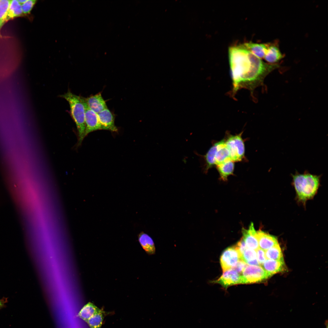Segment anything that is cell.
Wrapping results in <instances>:
<instances>
[{
  "mask_svg": "<svg viewBox=\"0 0 328 328\" xmlns=\"http://www.w3.org/2000/svg\"><path fill=\"white\" fill-rule=\"evenodd\" d=\"M217 149L215 156L216 165L232 160L229 150L226 145L224 139L217 142Z\"/></svg>",
  "mask_w": 328,
  "mask_h": 328,
  "instance_id": "e0dca14e",
  "label": "cell"
},
{
  "mask_svg": "<svg viewBox=\"0 0 328 328\" xmlns=\"http://www.w3.org/2000/svg\"><path fill=\"white\" fill-rule=\"evenodd\" d=\"M259 248L266 251L278 244L277 238L265 232L259 230L256 232Z\"/></svg>",
  "mask_w": 328,
  "mask_h": 328,
  "instance_id": "7c38bea8",
  "label": "cell"
},
{
  "mask_svg": "<svg viewBox=\"0 0 328 328\" xmlns=\"http://www.w3.org/2000/svg\"><path fill=\"white\" fill-rule=\"evenodd\" d=\"M292 183L299 200L305 203L316 194L320 185V176L306 171L302 174H292Z\"/></svg>",
  "mask_w": 328,
  "mask_h": 328,
  "instance_id": "7a4b0ae2",
  "label": "cell"
},
{
  "mask_svg": "<svg viewBox=\"0 0 328 328\" xmlns=\"http://www.w3.org/2000/svg\"><path fill=\"white\" fill-rule=\"evenodd\" d=\"M7 302V298L3 297L2 299H0V309L5 307V304Z\"/></svg>",
  "mask_w": 328,
  "mask_h": 328,
  "instance_id": "f546056e",
  "label": "cell"
},
{
  "mask_svg": "<svg viewBox=\"0 0 328 328\" xmlns=\"http://www.w3.org/2000/svg\"><path fill=\"white\" fill-rule=\"evenodd\" d=\"M265 255L267 259L280 260L283 259L281 248L278 244L266 250Z\"/></svg>",
  "mask_w": 328,
  "mask_h": 328,
  "instance_id": "cb8c5ba5",
  "label": "cell"
},
{
  "mask_svg": "<svg viewBox=\"0 0 328 328\" xmlns=\"http://www.w3.org/2000/svg\"><path fill=\"white\" fill-rule=\"evenodd\" d=\"M256 251L258 261L260 265H261L267 259L265 251L259 248Z\"/></svg>",
  "mask_w": 328,
  "mask_h": 328,
  "instance_id": "83f0119b",
  "label": "cell"
},
{
  "mask_svg": "<svg viewBox=\"0 0 328 328\" xmlns=\"http://www.w3.org/2000/svg\"><path fill=\"white\" fill-rule=\"evenodd\" d=\"M68 102L71 114L77 128L78 140L77 147L81 144L85 137L86 128L84 98L78 96L70 91L60 95Z\"/></svg>",
  "mask_w": 328,
  "mask_h": 328,
  "instance_id": "3957f363",
  "label": "cell"
},
{
  "mask_svg": "<svg viewBox=\"0 0 328 328\" xmlns=\"http://www.w3.org/2000/svg\"><path fill=\"white\" fill-rule=\"evenodd\" d=\"M10 0H0V31L5 23L11 2Z\"/></svg>",
  "mask_w": 328,
  "mask_h": 328,
  "instance_id": "d4e9b609",
  "label": "cell"
},
{
  "mask_svg": "<svg viewBox=\"0 0 328 328\" xmlns=\"http://www.w3.org/2000/svg\"><path fill=\"white\" fill-rule=\"evenodd\" d=\"M284 57L281 52L277 41L267 43V47L264 59L268 63H277Z\"/></svg>",
  "mask_w": 328,
  "mask_h": 328,
  "instance_id": "30bf717a",
  "label": "cell"
},
{
  "mask_svg": "<svg viewBox=\"0 0 328 328\" xmlns=\"http://www.w3.org/2000/svg\"><path fill=\"white\" fill-rule=\"evenodd\" d=\"M100 309L94 304L89 302L82 308L79 313L78 316L87 322Z\"/></svg>",
  "mask_w": 328,
  "mask_h": 328,
  "instance_id": "ffe728a7",
  "label": "cell"
},
{
  "mask_svg": "<svg viewBox=\"0 0 328 328\" xmlns=\"http://www.w3.org/2000/svg\"><path fill=\"white\" fill-rule=\"evenodd\" d=\"M325 325H326V328H328V322H327V320H326V321H325Z\"/></svg>",
  "mask_w": 328,
  "mask_h": 328,
  "instance_id": "1f68e13d",
  "label": "cell"
},
{
  "mask_svg": "<svg viewBox=\"0 0 328 328\" xmlns=\"http://www.w3.org/2000/svg\"><path fill=\"white\" fill-rule=\"evenodd\" d=\"M241 259L248 265H260L257 259L256 250L248 248L243 253Z\"/></svg>",
  "mask_w": 328,
  "mask_h": 328,
  "instance_id": "603a6c76",
  "label": "cell"
},
{
  "mask_svg": "<svg viewBox=\"0 0 328 328\" xmlns=\"http://www.w3.org/2000/svg\"><path fill=\"white\" fill-rule=\"evenodd\" d=\"M242 133V132L235 135H230L224 139L232 160L234 162L241 161L245 158V146Z\"/></svg>",
  "mask_w": 328,
  "mask_h": 328,
  "instance_id": "277c9868",
  "label": "cell"
},
{
  "mask_svg": "<svg viewBox=\"0 0 328 328\" xmlns=\"http://www.w3.org/2000/svg\"><path fill=\"white\" fill-rule=\"evenodd\" d=\"M85 108V122L86 128L85 137L90 133L98 130H101L97 114L91 109L84 100Z\"/></svg>",
  "mask_w": 328,
  "mask_h": 328,
  "instance_id": "52a82bcc",
  "label": "cell"
},
{
  "mask_svg": "<svg viewBox=\"0 0 328 328\" xmlns=\"http://www.w3.org/2000/svg\"><path fill=\"white\" fill-rule=\"evenodd\" d=\"M247 265L245 262L241 259L231 269L241 274Z\"/></svg>",
  "mask_w": 328,
  "mask_h": 328,
  "instance_id": "4316f807",
  "label": "cell"
},
{
  "mask_svg": "<svg viewBox=\"0 0 328 328\" xmlns=\"http://www.w3.org/2000/svg\"><path fill=\"white\" fill-rule=\"evenodd\" d=\"M228 53L233 93L235 94L242 88L248 89L251 87L255 76L248 51L238 45L229 47Z\"/></svg>",
  "mask_w": 328,
  "mask_h": 328,
  "instance_id": "6da1fadb",
  "label": "cell"
},
{
  "mask_svg": "<svg viewBox=\"0 0 328 328\" xmlns=\"http://www.w3.org/2000/svg\"><path fill=\"white\" fill-rule=\"evenodd\" d=\"M36 2L35 0H27L25 2L21 5L24 15L28 14L30 12Z\"/></svg>",
  "mask_w": 328,
  "mask_h": 328,
  "instance_id": "484cf974",
  "label": "cell"
},
{
  "mask_svg": "<svg viewBox=\"0 0 328 328\" xmlns=\"http://www.w3.org/2000/svg\"><path fill=\"white\" fill-rule=\"evenodd\" d=\"M101 130L117 132L118 129L115 125L114 117L111 112L107 108L97 114Z\"/></svg>",
  "mask_w": 328,
  "mask_h": 328,
  "instance_id": "9c48e42d",
  "label": "cell"
},
{
  "mask_svg": "<svg viewBox=\"0 0 328 328\" xmlns=\"http://www.w3.org/2000/svg\"><path fill=\"white\" fill-rule=\"evenodd\" d=\"M261 59L264 58L267 49V43H246L239 45Z\"/></svg>",
  "mask_w": 328,
  "mask_h": 328,
  "instance_id": "2e32d148",
  "label": "cell"
},
{
  "mask_svg": "<svg viewBox=\"0 0 328 328\" xmlns=\"http://www.w3.org/2000/svg\"><path fill=\"white\" fill-rule=\"evenodd\" d=\"M138 237L139 243L146 253L149 255L155 254V247L152 238L143 231L139 234Z\"/></svg>",
  "mask_w": 328,
  "mask_h": 328,
  "instance_id": "ac0fdd59",
  "label": "cell"
},
{
  "mask_svg": "<svg viewBox=\"0 0 328 328\" xmlns=\"http://www.w3.org/2000/svg\"><path fill=\"white\" fill-rule=\"evenodd\" d=\"M214 282L219 284L225 288L234 285L241 284V274L230 269L223 272L222 275Z\"/></svg>",
  "mask_w": 328,
  "mask_h": 328,
  "instance_id": "ba28073f",
  "label": "cell"
},
{
  "mask_svg": "<svg viewBox=\"0 0 328 328\" xmlns=\"http://www.w3.org/2000/svg\"><path fill=\"white\" fill-rule=\"evenodd\" d=\"M103 309H100L87 322L90 328H101L105 316Z\"/></svg>",
  "mask_w": 328,
  "mask_h": 328,
  "instance_id": "7402d4cb",
  "label": "cell"
},
{
  "mask_svg": "<svg viewBox=\"0 0 328 328\" xmlns=\"http://www.w3.org/2000/svg\"><path fill=\"white\" fill-rule=\"evenodd\" d=\"M23 15L21 5L18 0H11L7 12L6 22L15 18L21 16Z\"/></svg>",
  "mask_w": 328,
  "mask_h": 328,
  "instance_id": "44dd1931",
  "label": "cell"
},
{
  "mask_svg": "<svg viewBox=\"0 0 328 328\" xmlns=\"http://www.w3.org/2000/svg\"><path fill=\"white\" fill-rule=\"evenodd\" d=\"M242 238L247 247L256 250L259 248L258 243L253 224L251 223L248 229L243 228Z\"/></svg>",
  "mask_w": 328,
  "mask_h": 328,
  "instance_id": "8fae6325",
  "label": "cell"
},
{
  "mask_svg": "<svg viewBox=\"0 0 328 328\" xmlns=\"http://www.w3.org/2000/svg\"><path fill=\"white\" fill-rule=\"evenodd\" d=\"M241 284L261 282L271 276L261 265H247L241 274Z\"/></svg>",
  "mask_w": 328,
  "mask_h": 328,
  "instance_id": "5b68a950",
  "label": "cell"
},
{
  "mask_svg": "<svg viewBox=\"0 0 328 328\" xmlns=\"http://www.w3.org/2000/svg\"><path fill=\"white\" fill-rule=\"evenodd\" d=\"M22 5L27 0H17Z\"/></svg>",
  "mask_w": 328,
  "mask_h": 328,
  "instance_id": "4dcf8cb0",
  "label": "cell"
},
{
  "mask_svg": "<svg viewBox=\"0 0 328 328\" xmlns=\"http://www.w3.org/2000/svg\"><path fill=\"white\" fill-rule=\"evenodd\" d=\"M217 169L219 174L220 178L223 181H226L227 177L233 175L234 167V162L230 160L216 165Z\"/></svg>",
  "mask_w": 328,
  "mask_h": 328,
  "instance_id": "d6986e66",
  "label": "cell"
},
{
  "mask_svg": "<svg viewBox=\"0 0 328 328\" xmlns=\"http://www.w3.org/2000/svg\"><path fill=\"white\" fill-rule=\"evenodd\" d=\"M241 259L240 255L234 246L226 249L220 258V263L223 272L231 269Z\"/></svg>",
  "mask_w": 328,
  "mask_h": 328,
  "instance_id": "8992f818",
  "label": "cell"
},
{
  "mask_svg": "<svg viewBox=\"0 0 328 328\" xmlns=\"http://www.w3.org/2000/svg\"><path fill=\"white\" fill-rule=\"evenodd\" d=\"M85 100L89 107L97 114L108 108L101 93L85 98Z\"/></svg>",
  "mask_w": 328,
  "mask_h": 328,
  "instance_id": "4fadbf2b",
  "label": "cell"
},
{
  "mask_svg": "<svg viewBox=\"0 0 328 328\" xmlns=\"http://www.w3.org/2000/svg\"><path fill=\"white\" fill-rule=\"evenodd\" d=\"M235 248L238 251L241 256H241L246 249L247 248L246 244L242 238L234 246Z\"/></svg>",
  "mask_w": 328,
  "mask_h": 328,
  "instance_id": "f1b7e54d",
  "label": "cell"
},
{
  "mask_svg": "<svg viewBox=\"0 0 328 328\" xmlns=\"http://www.w3.org/2000/svg\"><path fill=\"white\" fill-rule=\"evenodd\" d=\"M261 265L271 277L285 269L284 259L278 260L267 259Z\"/></svg>",
  "mask_w": 328,
  "mask_h": 328,
  "instance_id": "5bb4252c",
  "label": "cell"
},
{
  "mask_svg": "<svg viewBox=\"0 0 328 328\" xmlns=\"http://www.w3.org/2000/svg\"><path fill=\"white\" fill-rule=\"evenodd\" d=\"M217 145V142L213 144L204 155H201L196 152H195V154L203 159L204 162L203 168L205 173H207L209 169L216 165L215 156Z\"/></svg>",
  "mask_w": 328,
  "mask_h": 328,
  "instance_id": "9a60e30c",
  "label": "cell"
}]
</instances>
